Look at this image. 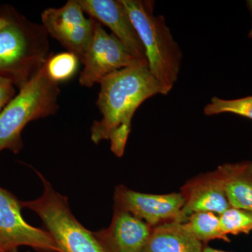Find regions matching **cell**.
I'll return each mask as SVG.
<instances>
[{
  "label": "cell",
  "instance_id": "cell-1",
  "mask_svg": "<svg viewBox=\"0 0 252 252\" xmlns=\"http://www.w3.org/2000/svg\"><path fill=\"white\" fill-rule=\"evenodd\" d=\"M99 84L96 104L102 118L93 124L91 140L96 144L110 140L113 153L122 157L137 109L147 99L168 93L149 71L146 62L113 72Z\"/></svg>",
  "mask_w": 252,
  "mask_h": 252
},
{
  "label": "cell",
  "instance_id": "cell-2",
  "mask_svg": "<svg viewBox=\"0 0 252 252\" xmlns=\"http://www.w3.org/2000/svg\"><path fill=\"white\" fill-rule=\"evenodd\" d=\"M7 24L0 31V77L18 89L44 67L52 52L49 34L42 24L32 22L10 5L0 6Z\"/></svg>",
  "mask_w": 252,
  "mask_h": 252
},
{
  "label": "cell",
  "instance_id": "cell-3",
  "mask_svg": "<svg viewBox=\"0 0 252 252\" xmlns=\"http://www.w3.org/2000/svg\"><path fill=\"white\" fill-rule=\"evenodd\" d=\"M145 51L149 71L167 92L178 79L182 61L180 46L162 15L154 14V1L121 0Z\"/></svg>",
  "mask_w": 252,
  "mask_h": 252
},
{
  "label": "cell",
  "instance_id": "cell-4",
  "mask_svg": "<svg viewBox=\"0 0 252 252\" xmlns=\"http://www.w3.org/2000/svg\"><path fill=\"white\" fill-rule=\"evenodd\" d=\"M59 83L49 77L46 64L20 89L0 112V152L18 154L23 149L22 131L32 121L54 115L59 109Z\"/></svg>",
  "mask_w": 252,
  "mask_h": 252
},
{
  "label": "cell",
  "instance_id": "cell-5",
  "mask_svg": "<svg viewBox=\"0 0 252 252\" xmlns=\"http://www.w3.org/2000/svg\"><path fill=\"white\" fill-rule=\"evenodd\" d=\"M43 185L39 198L21 201L23 208L35 212L57 245L60 252H105L94 232L86 228L74 216L67 197L56 191L40 172L36 171Z\"/></svg>",
  "mask_w": 252,
  "mask_h": 252
},
{
  "label": "cell",
  "instance_id": "cell-6",
  "mask_svg": "<svg viewBox=\"0 0 252 252\" xmlns=\"http://www.w3.org/2000/svg\"><path fill=\"white\" fill-rule=\"evenodd\" d=\"M80 61L84 67L79 75V82L86 88L99 84L113 72L146 62L136 59L117 36L107 33L96 20L92 40Z\"/></svg>",
  "mask_w": 252,
  "mask_h": 252
},
{
  "label": "cell",
  "instance_id": "cell-7",
  "mask_svg": "<svg viewBox=\"0 0 252 252\" xmlns=\"http://www.w3.org/2000/svg\"><path fill=\"white\" fill-rule=\"evenodd\" d=\"M21 201L0 187V248L4 252L27 246L38 252H60L57 245L44 228L32 226L21 214Z\"/></svg>",
  "mask_w": 252,
  "mask_h": 252
},
{
  "label": "cell",
  "instance_id": "cell-8",
  "mask_svg": "<svg viewBox=\"0 0 252 252\" xmlns=\"http://www.w3.org/2000/svg\"><path fill=\"white\" fill-rule=\"evenodd\" d=\"M78 0H69L60 8H48L41 14V24L52 36L79 61L94 36L95 20L86 18Z\"/></svg>",
  "mask_w": 252,
  "mask_h": 252
},
{
  "label": "cell",
  "instance_id": "cell-9",
  "mask_svg": "<svg viewBox=\"0 0 252 252\" xmlns=\"http://www.w3.org/2000/svg\"><path fill=\"white\" fill-rule=\"evenodd\" d=\"M114 201V209L130 212L152 228L175 220L181 222V212L185 205L181 193H143L124 185L115 189Z\"/></svg>",
  "mask_w": 252,
  "mask_h": 252
},
{
  "label": "cell",
  "instance_id": "cell-10",
  "mask_svg": "<svg viewBox=\"0 0 252 252\" xmlns=\"http://www.w3.org/2000/svg\"><path fill=\"white\" fill-rule=\"evenodd\" d=\"M180 193L185 200L181 222H187L195 212H210L220 215L231 207L218 169L190 179L181 188Z\"/></svg>",
  "mask_w": 252,
  "mask_h": 252
},
{
  "label": "cell",
  "instance_id": "cell-11",
  "mask_svg": "<svg viewBox=\"0 0 252 252\" xmlns=\"http://www.w3.org/2000/svg\"><path fill=\"white\" fill-rule=\"evenodd\" d=\"M152 228L130 212L114 209L108 228L94 234L105 252H142Z\"/></svg>",
  "mask_w": 252,
  "mask_h": 252
},
{
  "label": "cell",
  "instance_id": "cell-12",
  "mask_svg": "<svg viewBox=\"0 0 252 252\" xmlns=\"http://www.w3.org/2000/svg\"><path fill=\"white\" fill-rule=\"evenodd\" d=\"M85 14L108 27L134 56L146 61L140 37L121 0H78Z\"/></svg>",
  "mask_w": 252,
  "mask_h": 252
},
{
  "label": "cell",
  "instance_id": "cell-13",
  "mask_svg": "<svg viewBox=\"0 0 252 252\" xmlns=\"http://www.w3.org/2000/svg\"><path fill=\"white\" fill-rule=\"evenodd\" d=\"M204 248L186 222L175 220L152 228L142 252H203Z\"/></svg>",
  "mask_w": 252,
  "mask_h": 252
},
{
  "label": "cell",
  "instance_id": "cell-14",
  "mask_svg": "<svg viewBox=\"0 0 252 252\" xmlns=\"http://www.w3.org/2000/svg\"><path fill=\"white\" fill-rule=\"evenodd\" d=\"M217 169L230 207L252 211V161L225 163Z\"/></svg>",
  "mask_w": 252,
  "mask_h": 252
},
{
  "label": "cell",
  "instance_id": "cell-15",
  "mask_svg": "<svg viewBox=\"0 0 252 252\" xmlns=\"http://www.w3.org/2000/svg\"><path fill=\"white\" fill-rule=\"evenodd\" d=\"M186 223L190 233L203 244L215 240L230 242L228 236L222 231L220 215L213 212H195L189 216Z\"/></svg>",
  "mask_w": 252,
  "mask_h": 252
},
{
  "label": "cell",
  "instance_id": "cell-16",
  "mask_svg": "<svg viewBox=\"0 0 252 252\" xmlns=\"http://www.w3.org/2000/svg\"><path fill=\"white\" fill-rule=\"evenodd\" d=\"M206 116L233 114L252 121V95L233 99L213 97L204 108Z\"/></svg>",
  "mask_w": 252,
  "mask_h": 252
},
{
  "label": "cell",
  "instance_id": "cell-17",
  "mask_svg": "<svg viewBox=\"0 0 252 252\" xmlns=\"http://www.w3.org/2000/svg\"><path fill=\"white\" fill-rule=\"evenodd\" d=\"M223 233L228 235L249 234L252 231V211L230 207L220 215Z\"/></svg>",
  "mask_w": 252,
  "mask_h": 252
},
{
  "label": "cell",
  "instance_id": "cell-18",
  "mask_svg": "<svg viewBox=\"0 0 252 252\" xmlns=\"http://www.w3.org/2000/svg\"><path fill=\"white\" fill-rule=\"evenodd\" d=\"M79 58L70 52L51 55L46 63V69L49 77L57 83L71 79L77 72Z\"/></svg>",
  "mask_w": 252,
  "mask_h": 252
},
{
  "label": "cell",
  "instance_id": "cell-19",
  "mask_svg": "<svg viewBox=\"0 0 252 252\" xmlns=\"http://www.w3.org/2000/svg\"><path fill=\"white\" fill-rule=\"evenodd\" d=\"M16 95L14 84L9 79L0 77V112Z\"/></svg>",
  "mask_w": 252,
  "mask_h": 252
},
{
  "label": "cell",
  "instance_id": "cell-20",
  "mask_svg": "<svg viewBox=\"0 0 252 252\" xmlns=\"http://www.w3.org/2000/svg\"><path fill=\"white\" fill-rule=\"evenodd\" d=\"M247 6H248L249 11H250V14H251L252 17V0H249V1H247ZM248 37L252 40V26L250 32H249Z\"/></svg>",
  "mask_w": 252,
  "mask_h": 252
},
{
  "label": "cell",
  "instance_id": "cell-21",
  "mask_svg": "<svg viewBox=\"0 0 252 252\" xmlns=\"http://www.w3.org/2000/svg\"><path fill=\"white\" fill-rule=\"evenodd\" d=\"M7 23V19H6L4 15L0 13V31L6 26Z\"/></svg>",
  "mask_w": 252,
  "mask_h": 252
},
{
  "label": "cell",
  "instance_id": "cell-22",
  "mask_svg": "<svg viewBox=\"0 0 252 252\" xmlns=\"http://www.w3.org/2000/svg\"><path fill=\"white\" fill-rule=\"evenodd\" d=\"M203 252H228L222 251V250H216V249L209 248V247H205L204 248Z\"/></svg>",
  "mask_w": 252,
  "mask_h": 252
},
{
  "label": "cell",
  "instance_id": "cell-23",
  "mask_svg": "<svg viewBox=\"0 0 252 252\" xmlns=\"http://www.w3.org/2000/svg\"><path fill=\"white\" fill-rule=\"evenodd\" d=\"M10 252H18L17 250H11Z\"/></svg>",
  "mask_w": 252,
  "mask_h": 252
},
{
  "label": "cell",
  "instance_id": "cell-24",
  "mask_svg": "<svg viewBox=\"0 0 252 252\" xmlns=\"http://www.w3.org/2000/svg\"><path fill=\"white\" fill-rule=\"evenodd\" d=\"M0 252H4L2 251V250H1V248H0Z\"/></svg>",
  "mask_w": 252,
  "mask_h": 252
},
{
  "label": "cell",
  "instance_id": "cell-25",
  "mask_svg": "<svg viewBox=\"0 0 252 252\" xmlns=\"http://www.w3.org/2000/svg\"><path fill=\"white\" fill-rule=\"evenodd\" d=\"M10 252V251L9 252Z\"/></svg>",
  "mask_w": 252,
  "mask_h": 252
}]
</instances>
